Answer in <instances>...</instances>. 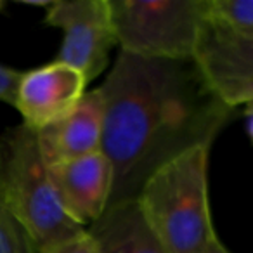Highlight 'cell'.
Returning <instances> with one entry per match:
<instances>
[{"label": "cell", "mask_w": 253, "mask_h": 253, "mask_svg": "<svg viewBox=\"0 0 253 253\" xmlns=\"http://www.w3.org/2000/svg\"><path fill=\"white\" fill-rule=\"evenodd\" d=\"M97 88L104 106L102 153L115 179L109 205L135 200L158 167L196 144H213L234 116L194 61L146 59L118 50Z\"/></svg>", "instance_id": "obj_1"}, {"label": "cell", "mask_w": 253, "mask_h": 253, "mask_svg": "<svg viewBox=\"0 0 253 253\" xmlns=\"http://www.w3.org/2000/svg\"><path fill=\"white\" fill-rule=\"evenodd\" d=\"M211 142L196 144L155 170L135 196L169 253H207L218 241L208 198Z\"/></svg>", "instance_id": "obj_2"}, {"label": "cell", "mask_w": 253, "mask_h": 253, "mask_svg": "<svg viewBox=\"0 0 253 253\" xmlns=\"http://www.w3.org/2000/svg\"><path fill=\"white\" fill-rule=\"evenodd\" d=\"M0 193L39 252L85 231L64 210L39 135L25 123L0 134Z\"/></svg>", "instance_id": "obj_3"}, {"label": "cell", "mask_w": 253, "mask_h": 253, "mask_svg": "<svg viewBox=\"0 0 253 253\" xmlns=\"http://www.w3.org/2000/svg\"><path fill=\"white\" fill-rule=\"evenodd\" d=\"M122 52L146 59L194 61L205 0H109Z\"/></svg>", "instance_id": "obj_4"}, {"label": "cell", "mask_w": 253, "mask_h": 253, "mask_svg": "<svg viewBox=\"0 0 253 253\" xmlns=\"http://www.w3.org/2000/svg\"><path fill=\"white\" fill-rule=\"evenodd\" d=\"M45 25L63 32L57 59L92 82L108 68L118 47L109 0H54L45 11Z\"/></svg>", "instance_id": "obj_5"}, {"label": "cell", "mask_w": 253, "mask_h": 253, "mask_svg": "<svg viewBox=\"0 0 253 253\" xmlns=\"http://www.w3.org/2000/svg\"><path fill=\"white\" fill-rule=\"evenodd\" d=\"M194 63L225 106L236 109L253 101V33L234 35L205 25Z\"/></svg>", "instance_id": "obj_6"}, {"label": "cell", "mask_w": 253, "mask_h": 253, "mask_svg": "<svg viewBox=\"0 0 253 253\" xmlns=\"http://www.w3.org/2000/svg\"><path fill=\"white\" fill-rule=\"evenodd\" d=\"M87 85L78 70L52 61L23 73L14 108L26 126L40 132L70 115L85 95Z\"/></svg>", "instance_id": "obj_7"}, {"label": "cell", "mask_w": 253, "mask_h": 253, "mask_svg": "<svg viewBox=\"0 0 253 253\" xmlns=\"http://www.w3.org/2000/svg\"><path fill=\"white\" fill-rule=\"evenodd\" d=\"M49 170L64 210L78 225L90 227L108 210L115 179L102 151L49 165Z\"/></svg>", "instance_id": "obj_8"}, {"label": "cell", "mask_w": 253, "mask_h": 253, "mask_svg": "<svg viewBox=\"0 0 253 253\" xmlns=\"http://www.w3.org/2000/svg\"><path fill=\"white\" fill-rule=\"evenodd\" d=\"M104 106L99 88L87 90L78 106L54 125L37 132L47 165L102 151Z\"/></svg>", "instance_id": "obj_9"}, {"label": "cell", "mask_w": 253, "mask_h": 253, "mask_svg": "<svg viewBox=\"0 0 253 253\" xmlns=\"http://www.w3.org/2000/svg\"><path fill=\"white\" fill-rule=\"evenodd\" d=\"M87 231L99 253H169L144 220L135 200L109 205Z\"/></svg>", "instance_id": "obj_10"}, {"label": "cell", "mask_w": 253, "mask_h": 253, "mask_svg": "<svg viewBox=\"0 0 253 253\" xmlns=\"http://www.w3.org/2000/svg\"><path fill=\"white\" fill-rule=\"evenodd\" d=\"M205 21L234 35L253 33V0H205Z\"/></svg>", "instance_id": "obj_11"}, {"label": "cell", "mask_w": 253, "mask_h": 253, "mask_svg": "<svg viewBox=\"0 0 253 253\" xmlns=\"http://www.w3.org/2000/svg\"><path fill=\"white\" fill-rule=\"evenodd\" d=\"M0 253H39L33 239L0 193Z\"/></svg>", "instance_id": "obj_12"}, {"label": "cell", "mask_w": 253, "mask_h": 253, "mask_svg": "<svg viewBox=\"0 0 253 253\" xmlns=\"http://www.w3.org/2000/svg\"><path fill=\"white\" fill-rule=\"evenodd\" d=\"M39 253H99V248L95 245L94 238L85 229L80 234L73 236L70 239H64V241L49 246L45 250H40Z\"/></svg>", "instance_id": "obj_13"}, {"label": "cell", "mask_w": 253, "mask_h": 253, "mask_svg": "<svg viewBox=\"0 0 253 253\" xmlns=\"http://www.w3.org/2000/svg\"><path fill=\"white\" fill-rule=\"evenodd\" d=\"M21 77L23 71L12 70V68L0 64V101L14 106Z\"/></svg>", "instance_id": "obj_14"}, {"label": "cell", "mask_w": 253, "mask_h": 253, "mask_svg": "<svg viewBox=\"0 0 253 253\" xmlns=\"http://www.w3.org/2000/svg\"><path fill=\"white\" fill-rule=\"evenodd\" d=\"M245 118H246V132L250 141L253 142V101L245 104Z\"/></svg>", "instance_id": "obj_15"}, {"label": "cell", "mask_w": 253, "mask_h": 253, "mask_svg": "<svg viewBox=\"0 0 253 253\" xmlns=\"http://www.w3.org/2000/svg\"><path fill=\"white\" fill-rule=\"evenodd\" d=\"M207 253H231V252H229V250L225 248V246H224V245H222V243H220V239H218V241L215 243V245L211 246V248L208 250Z\"/></svg>", "instance_id": "obj_16"}, {"label": "cell", "mask_w": 253, "mask_h": 253, "mask_svg": "<svg viewBox=\"0 0 253 253\" xmlns=\"http://www.w3.org/2000/svg\"><path fill=\"white\" fill-rule=\"evenodd\" d=\"M2 7H4V2H2V0H0V9H2Z\"/></svg>", "instance_id": "obj_17"}]
</instances>
